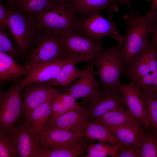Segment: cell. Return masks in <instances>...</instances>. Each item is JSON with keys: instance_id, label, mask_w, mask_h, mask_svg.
Listing matches in <instances>:
<instances>
[{"instance_id": "6da1fadb", "label": "cell", "mask_w": 157, "mask_h": 157, "mask_svg": "<svg viewBox=\"0 0 157 157\" xmlns=\"http://www.w3.org/2000/svg\"><path fill=\"white\" fill-rule=\"evenodd\" d=\"M156 13V10L142 16L139 12L133 11L124 15L126 29L122 51L126 67L149 42L148 38L152 32L153 22Z\"/></svg>"}, {"instance_id": "7a4b0ae2", "label": "cell", "mask_w": 157, "mask_h": 157, "mask_svg": "<svg viewBox=\"0 0 157 157\" xmlns=\"http://www.w3.org/2000/svg\"><path fill=\"white\" fill-rule=\"evenodd\" d=\"M69 2L52 1L34 16L40 33L59 36L65 32H75L80 17L76 15Z\"/></svg>"}, {"instance_id": "3957f363", "label": "cell", "mask_w": 157, "mask_h": 157, "mask_svg": "<svg viewBox=\"0 0 157 157\" xmlns=\"http://www.w3.org/2000/svg\"><path fill=\"white\" fill-rule=\"evenodd\" d=\"M125 42L122 37L112 47L98 51L90 62L97 69L99 82L102 89H120L122 83L120 77L125 68L122 54Z\"/></svg>"}, {"instance_id": "277c9868", "label": "cell", "mask_w": 157, "mask_h": 157, "mask_svg": "<svg viewBox=\"0 0 157 157\" xmlns=\"http://www.w3.org/2000/svg\"><path fill=\"white\" fill-rule=\"evenodd\" d=\"M9 24L8 33L19 53L24 55L39 34L34 16L19 10L14 6H4Z\"/></svg>"}, {"instance_id": "5b68a950", "label": "cell", "mask_w": 157, "mask_h": 157, "mask_svg": "<svg viewBox=\"0 0 157 157\" xmlns=\"http://www.w3.org/2000/svg\"><path fill=\"white\" fill-rule=\"evenodd\" d=\"M24 86L14 81L6 91L0 93V129L11 135L22 114V97Z\"/></svg>"}, {"instance_id": "8992f818", "label": "cell", "mask_w": 157, "mask_h": 157, "mask_svg": "<svg viewBox=\"0 0 157 157\" xmlns=\"http://www.w3.org/2000/svg\"><path fill=\"white\" fill-rule=\"evenodd\" d=\"M64 60L75 65L83 62H90L100 46L90 39L75 32H65L59 35Z\"/></svg>"}, {"instance_id": "52a82bcc", "label": "cell", "mask_w": 157, "mask_h": 157, "mask_svg": "<svg viewBox=\"0 0 157 157\" xmlns=\"http://www.w3.org/2000/svg\"><path fill=\"white\" fill-rule=\"evenodd\" d=\"M75 33L90 39L100 47L102 40L105 37H110L118 41L123 37L114 22L99 13L86 17H80Z\"/></svg>"}, {"instance_id": "ba28073f", "label": "cell", "mask_w": 157, "mask_h": 157, "mask_svg": "<svg viewBox=\"0 0 157 157\" xmlns=\"http://www.w3.org/2000/svg\"><path fill=\"white\" fill-rule=\"evenodd\" d=\"M58 59L64 60L59 36L40 33L35 48L25 66L29 70L33 67Z\"/></svg>"}, {"instance_id": "9c48e42d", "label": "cell", "mask_w": 157, "mask_h": 157, "mask_svg": "<svg viewBox=\"0 0 157 157\" xmlns=\"http://www.w3.org/2000/svg\"><path fill=\"white\" fill-rule=\"evenodd\" d=\"M157 69V56L154 40H151L131 60L122 74L123 78L135 82Z\"/></svg>"}, {"instance_id": "30bf717a", "label": "cell", "mask_w": 157, "mask_h": 157, "mask_svg": "<svg viewBox=\"0 0 157 157\" xmlns=\"http://www.w3.org/2000/svg\"><path fill=\"white\" fill-rule=\"evenodd\" d=\"M10 135L17 157H34L33 153L40 143L29 119L22 115Z\"/></svg>"}, {"instance_id": "8fae6325", "label": "cell", "mask_w": 157, "mask_h": 157, "mask_svg": "<svg viewBox=\"0 0 157 157\" xmlns=\"http://www.w3.org/2000/svg\"><path fill=\"white\" fill-rule=\"evenodd\" d=\"M126 105L120 89H102L96 95L88 99V123L118 106Z\"/></svg>"}, {"instance_id": "7c38bea8", "label": "cell", "mask_w": 157, "mask_h": 157, "mask_svg": "<svg viewBox=\"0 0 157 157\" xmlns=\"http://www.w3.org/2000/svg\"><path fill=\"white\" fill-rule=\"evenodd\" d=\"M56 90L46 82H34L24 86L22 115L28 119L32 111L51 99Z\"/></svg>"}, {"instance_id": "4fadbf2b", "label": "cell", "mask_w": 157, "mask_h": 157, "mask_svg": "<svg viewBox=\"0 0 157 157\" xmlns=\"http://www.w3.org/2000/svg\"><path fill=\"white\" fill-rule=\"evenodd\" d=\"M120 90L129 109L144 127L150 129V122L147 109L135 84L131 81L127 84L122 83Z\"/></svg>"}, {"instance_id": "5bb4252c", "label": "cell", "mask_w": 157, "mask_h": 157, "mask_svg": "<svg viewBox=\"0 0 157 157\" xmlns=\"http://www.w3.org/2000/svg\"><path fill=\"white\" fill-rule=\"evenodd\" d=\"M88 71L78 78L74 83L62 88L65 93L76 99L83 98L88 100L96 95L101 88L99 81L95 77L94 67L91 62Z\"/></svg>"}, {"instance_id": "9a60e30c", "label": "cell", "mask_w": 157, "mask_h": 157, "mask_svg": "<svg viewBox=\"0 0 157 157\" xmlns=\"http://www.w3.org/2000/svg\"><path fill=\"white\" fill-rule=\"evenodd\" d=\"M88 107L80 105L76 108L58 117L47 130L60 129L83 133L84 127L88 123Z\"/></svg>"}, {"instance_id": "2e32d148", "label": "cell", "mask_w": 157, "mask_h": 157, "mask_svg": "<svg viewBox=\"0 0 157 157\" xmlns=\"http://www.w3.org/2000/svg\"><path fill=\"white\" fill-rule=\"evenodd\" d=\"M67 60L61 59L42 64L31 68L21 81L23 86L34 82H47L55 78Z\"/></svg>"}, {"instance_id": "e0dca14e", "label": "cell", "mask_w": 157, "mask_h": 157, "mask_svg": "<svg viewBox=\"0 0 157 157\" xmlns=\"http://www.w3.org/2000/svg\"><path fill=\"white\" fill-rule=\"evenodd\" d=\"M73 7L76 14L81 17L90 16L107 10L108 12H117L120 0H74L68 2Z\"/></svg>"}, {"instance_id": "ac0fdd59", "label": "cell", "mask_w": 157, "mask_h": 157, "mask_svg": "<svg viewBox=\"0 0 157 157\" xmlns=\"http://www.w3.org/2000/svg\"><path fill=\"white\" fill-rule=\"evenodd\" d=\"M85 135L82 132L53 129L37 135L41 145L47 148H54L66 145Z\"/></svg>"}, {"instance_id": "d6986e66", "label": "cell", "mask_w": 157, "mask_h": 157, "mask_svg": "<svg viewBox=\"0 0 157 157\" xmlns=\"http://www.w3.org/2000/svg\"><path fill=\"white\" fill-rule=\"evenodd\" d=\"M92 122L111 126H143L129 109L125 110L121 106L115 108Z\"/></svg>"}, {"instance_id": "ffe728a7", "label": "cell", "mask_w": 157, "mask_h": 157, "mask_svg": "<svg viewBox=\"0 0 157 157\" xmlns=\"http://www.w3.org/2000/svg\"><path fill=\"white\" fill-rule=\"evenodd\" d=\"M106 126L121 142L129 148L140 147L149 133L142 126Z\"/></svg>"}, {"instance_id": "44dd1931", "label": "cell", "mask_w": 157, "mask_h": 157, "mask_svg": "<svg viewBox=\"0 0 157 157\" xmlns=\"http://www.w3.org/2000/svg\"><path fill=\"white\" fill-rule=\"evenodd\" d=\"M29 70L25 66L17 63L14 58L9 55L0 52V81L18 80L26 75Z\"/></svg>"}, {"instance_id": "7402d4cb", "label": "cell", "mask_w": 157, "mask_h": 157, "mask_svg": "<svg viewBox=\"0 0 157 157\" xmlns=\"http://www.w3.org/2000/svg\"><path fill=\"white\" fill-rule=\"evenodd\" d=\"M83 132L92 141L97 140L101 142H108L120 148H129L121 142L105 125L90 122L86 124Z\"/></svg>"}, {"instance_id": "603a6c76", "label": "cell", "mask_w": 157, "mask_h": 157, "mask_svg": "<svg viewBox=\"0 0 157 157\" xmlns=\"http://www.w3.org/2000/svg\"><path fill=\"white\" fill-rule=\"evenodd\" d=\"M72 61L67 60L56 76L46 83L52 87L63 88L69 85L89 70V64L83 70L78 69Z\"/></svg>"}, {"instance_id": "cb8c5ba5", "label": "cell", "mask_w": 157, "mask_h": 157, "mask_svg": "<svg viewBox=\"0 0 157 157\" xmlns=\"http://www.w3.org/2000/svg\"><path fill=\"white\" fill-rule=\"evenodd\" d=\"M52 98L35 109L29 116L28 119L32 128L37 135L45 131L49 122L52 114Z\"/></svg>"}, {"instance_id": "d4e9b609", "label": "cell", "mask_w": 157, "mask_h": 157, "mask_svg": "<svg viewBox=\"0 0 157 157\" xmlns=\"http://www.w3.org/2000/svg\"><path fill=\"white\" fill-rule=\"evenodd\" d=\"M92 141L85 135L66 145L52 149L51 154L53 157H78L88 151Z\"/></svg>"}, {"instance_id": "484cf974", "label": "cell", "mask_w": 157, "mask_h": 157, "mask_svg": "<svg viewBox=\"0 0 157 157\" xmlns=\"http://www.w3.org/2000/svg\"><path fill=\"white\" fill-rule=\"evenodd\" d=\"M146 106L150 122L151 132L157 135V95L139 91Z\"/></svg>"}, {"instance_id": "4316f807", "label": "cell", "mask_w": 157, "mask_h": 157, "mask_svg": "<svg viewBox=\"0 0 157 157\" xmlns=\"http://www.w3.org/2000/svg\"><path fill=\"white\" fill-rule=\"evenodd\" d=\"M53 0H17L14 6L22 11L35 16Z\"/></svg>"}, {"instance_id": "83f0119b", "label": "cell", "mask_w": 157, "mask_h": 157, "mask_svg": "<svg viewBox=\"0 0 157 157\" xmlns=\"http://www.w3.org/2000/svg\"><path fill=\"white\" fill-rule=\"evenodd\" d=\"M120 148L113 146H110L102 143L91 144L88 147V155L85 157H105L109 155L112 157H118Z\"/></svg>"}, {"instance_id": "f1b7e54d", "label": "cell", "mask_w": 157, "mask_h": 157, "mask_svg": "<svg viewBox=\"0 0 157 157\" xmlns=\"http://www.w3.org/2000/svg\"><path fill=\"white\" fill-rule=\"evenodd\" d=\"M134 83L139 91L157 95V69Z\"/></svg>"}, {"instance_id": "f546056e", "label": "cell", "mask_w": 157, "mask_h": 157, "mask_svg": "<svg viewBox=\"0 0 157 157\" xmlns=\"http://www.w3.org/2000/svg\"><path fill=\"white\" fill-rule=\"evenodd\" d=\"M17 156L16 150L11 135L5 131H0V157Z\"/></svg>"}, {"instance_id": "4dcf8cb0", "label": "cell", "mask_w": 157, "mask_h": 157, "mask_svg": "<svg viewBox=\"0 0 157 157\" xmlns=\"http://www.w3.org/2000/svg\"><path fill=\"white\" fill-rule=\"evenodd\" d=\"M140 149L141 157H157V135L149 132Z\"/></svg>"}, {"instance_id": "1f68e13d", "label": "cell", "mask_w": 157, "mask_h": 157, "mask_svg": "<svg viewBox=\"0 0 157 157\" xmlns=\"http://www.w3.org/2000/svg\"><path fill=\"white\" fill-rule=\"evenodd\" d=\"M0 52L6 53L14 58H17L19 53L8 33L1 30H0Z\"/></svg>"}, {"instance_id": "d6a6232c", "label": "cell", "mask_w": 157, "mask_h": 157, "mask_svg": "<svg viewBox=\"0 0 157 157\" xmlns=\"http://www.w3.org/2000/svg\"><path fill=\"white\" fill-rule=\"evenodd\" d=\"M62 95V93H60L57 90L52 98L51 116L45 131L49 128L55 121L60 117L61 107Z\"/></svg>"}, {"instance_id": "836d02e7", "label": "cell", "mask_w": 157, "mask_h": 157, "mask_svg": "<svg viewBox=\"0 0 157 157\" xmlns=\"http://www.w3.org/2000/svg\"><path fill=\"white\" fill-rule=\"evenodd\" d=\"M80 105L77 99L72 96L66 93H62L60 117L76 108Z\"/></svg>"}, {"instance_id": "e575fe53", "label": "cell", "mask_w": 157, "mask_h": 157, "mask_svg": "<svg viewBox=\"0 0 157 157\" xmlns=\"http://www.w3.org/2000/svg\"><path fill=\"white\" fill-rule=\"evenodd\" d=\"M118 157H141L140 147L138 148L123 147L120 148Z\"/></svg>"}, {"instance_id": "d590c367", "label": "cell", "mask_w": 157, "mask_h": 157, "mask_svg": "<svg viewBox=\"0 0 157 157\" xmlns=\"http://www.w3.org/2000/svg\"><path fill=\"white\" fill-rule=\"evenodd\" d=\"M0 1V30L7 32L9 28V21L4 6Z\"/></svg>"}, {"instance_id": "8d00e7d4", "label": "cell", "mask_w": 157, "mask_h": 157, "mask_svg": "<svg viewBox=\"0 0 157 157\" xmlns=\"http://www.w3.org/2000/svg\"><path fill=\"white\" fill-rule=\"evenodd\" d=\"M152 38L154 40L157 56V11L156 16L153 22Z\"/></svg>"}, {"instance_id": "74e56055", "label": "cell", "mask_w": 157, "mask_h": 157, "mask_svg": "<svg viewBox=\"0 0 157 157\" xmlns=\"http://www.w3.org/2000/svg\"><path fill=\"white\" fill-rule=\"evenodd\" d=\"M147 1H150L152 4L151 8L148 12H151L156 11L157 10V0H146Z\"/></svg>"}, {"instance_id": "f35d334b", "label": "cell", "mask_w": 157, "mask_h": 157, "mask_svg": "<svg viewBox=\"0 0 157 157\" xmlns=\"http://www.w3.org/2000/svg\"><path fill=\"white\" fill-rule=\"evenodd\" d=\"M122 3V5L125 4L130 10V12H133V11L132 9L130 3V0H120Z\"/></svg>"}, {"instance_id": "ab89813d", "label": "cell", "mask_w": 157, "mask_h": 157, "mask_svg": "<svg viewBox=\"0 0 157 157\" xmlns=\"http://www.w3.org/2000/svg\"><path fill=\"white\" fill-rule=\"evenodd\" d=\"M1 0H0L1 1ZM9 6H14L17 0H5Z\"/></svg>"}, {"instance_id": "60d3db41", "label": "cell", "mask_w": 157, "mask_h": 157, "mask_svg": "<svg viewBox=\"0 0 157 157\" xmlns=\"http://www.w3.org/2000/svg\"><path fill=\"white\" fill-rule=\"evenodd\" d=\"M55 2L58 3L68 2L74 0H53Z\"/></svg>"}]
</instances>
